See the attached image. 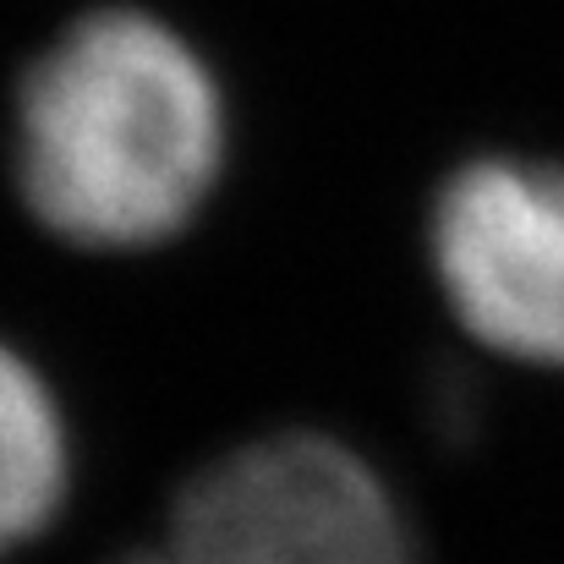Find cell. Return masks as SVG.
I'll use <instances>...</instances> for the list:
<instances>
[{"mask_svg":"<svg viewBox=\"0 0 564 564\" xmlns=\"http://www.w3.org/2000/svg\"><path fill=\"white\" fill-rule=\"evenodd\" d=\"M72 482V438L50 378L0 335V560L33 543Z\"/></svg>","mask_w":564,"mask_h":564,"instance_id":"277c9868","label":"cell"},{"mask_svg":"<svg viewBox=\"0 0 564 564\" xmlns=\"http://www.w3.org/2000/svg\"><path fill=\"white\" fill-rule=\"evenodd\" d=\"M219 94L149 11L61 22L11 77L6 171L17 214L83 252L154 247L182 230L219 171Z\"/></svg>","mask_w":564,"mask_h":564,"instance_id":"6da1fadb","label":"cell"},{"mask_svg":"<svg viewBox=\"0 0 564 564\" xmlns=\"http://www.w3.org/2000/svg\"><path fill=\"white\" fill-rule=\"evenodd\" d=\"M127 564H171L165 554H138V560H127Z\"/></svg>","mask_w":564,"mask_h":564,"instance_id":"5b68a950","label":"cell"},{"mask_svg":"<svg viewBox=\"0 0 564 564\" xmlns=\"http://www.w3.org/2000/svg\"><path fill=\"white\" fill-rule=\"evenodd\" d=\"M433 263L482 346L564 368V165L460 171L433 214Z\"/></svg>","mask_w":564,"mask_h":564,"instance_id":"3957f363","label":"cell"},{"mask_svg":"<svg viewBox=\"0 0 564 564\" xmlns=\"http://www.w3.org/2000/svg\"><path fill=\"white\" fill-rule=\"evenodd\" d=\"M171 564H416L378 471L335 438L274 433L197 471L171 516Z\"/></svg>","mask_w":564,"mask_h":564,"instance_id":"7a4b0ae2","label":"cell"}]
</instances>
